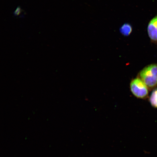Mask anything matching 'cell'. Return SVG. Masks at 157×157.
Segmentation results:
<instances>
[{
    "label": "cell",
    "instance_id": "cell-1",
    "mask_svg": "<svg viewBox=\"0 0 157 157\" xmlns=\"http://www.w3.org/2000/svg\"><path fill=\"white\" fill-rule=\"evenodd\" d=\"M138 77L142 79L150 90L157 87V63L147 65L140 71Z\"/></svg>",
    "mask_w": 157,
    "mask_h": 157
},
{
    "label": "cell",
    "instance_id": "cell-6",
    "mask_svg": "<svg viewBox=\"0 0 157 157\" xmlns=\"http://www.w3.org/2000/svg\"><path fill=\"white\" fill-rule=\"evenodd\" d=\"M22 11V10H21L20 7H17L16 9L14 12H13V15H14L15 16H19L21 15Z\"/></svg>",
    "mask_w": 157,
    "mask_h": 157
},
{
    "label": "cell",
    "instance_id": "cell-2",
    "mask_svg": "<svg viewBox=\"0 0 157 157\" xmlns=\"http://www.w3.org/2000/svg\"><path fill=\"white\" fill-rule=\"evenodd\" d=\"M130 88L133 95L137 98L145 99L148 98L149 90H150L138 76L131 80Z\"/></svg>",
    "mask_w": 157,
    "mask_h": 157
},
{
    "label": "cell",
    "instance_id": "cell-5",
    "mask_svg": "<svg viewBox=\"0 0 157 157\" xmlns=\"http://www.w3.org/2000/svg\"><path fill=\"white\" fill-rule=\"evenodd\" d=\"M149 101L153 107L157 109V87L153 90L149 98Z\"/></svg>",
    "mask_w": 157,
    "mask_h": 157
},
{
    "label": "cell",
    "instance_id": "cell-4",
    "mask_svg": "<svg viewBox=\"0 0 157 157\" xmlns=\"http://www.w3.org/2000/svg\"><path fill=\"white\" fill-rule=\"evenodd\" d=\"M120 32L124 36H128L133 31V27L130 23H124L119 29Z\"/></svg>",
    "mask_w": 157,
    "mask_h": 157
},
{
    "label": "cell",
    "instance_id": "cell-3",
    "mask_svg": "<svg viewBox=\"0 0 157 157\" xmlns=\"http://www.w3.org/2000/svg\"><path fill=\"white\" fill-rule=\"evenodd\" d=\"M149 38L152 43L157 42V14L151 20L147 27Z\"/></svg>",
    "mask_w": 157,
    "mask_h": 157
}]
</instances>
